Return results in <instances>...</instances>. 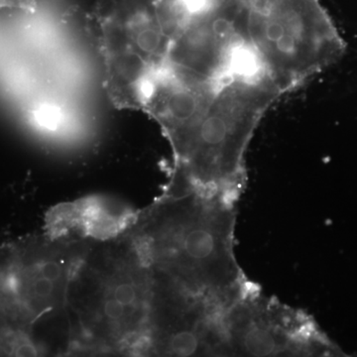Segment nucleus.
Listing matches in <instances>:
<instances>
[{
	"mask_svg": "<svg viewBox=\"0 0 357 357\" xmlns=\"http://www.w3.org/2000/svg\"><path fill=\"white\" fill-rule=\"evenodd\" d=\"M126 307L121 304L119 301L115 300L114 297L105 300V304H103L105 316L110 321H119L123 318L126 314Z\"/></svg>",
	"mask_w": 357,
	"mask_h": 357,
	"instance_id": "obj_6",
	"label": "nucleus"
},
{
	"mask_svg": "<svg viewBox=\"0 0 357 357\" xmlns=\"http://www.w3.org/2000/svg\"><path fill=\"white\" fill-rule=\"evenodd\" d=\"M112 297L119 301L124 307H131L138 299L137 289L134 287L132 284L123 282V283L115 286Z\"/></svg>",
	"mask_w": 357,
	"mask_h": 357,
	"instance_id": "obj_4",
	"label": "nucleus"
},
{
	"mask_svg": "<svg viewBox=\"0 0 357 357\" xmlns=\"http://www.w3.org/2000/svg\"><path fill=\"white\" fill-rule=\"evenodd\" d=\"M173 185L181 195L166 199L157 210L152 258L170 287L222 312L253 283L236 253L237 201Z\"/></svg>",
	"mask_w": 357,
	"mask_h": 357,
	"instance_id": "obj_1",
	"label": "nucleus"
},
{
	"mask_svg": "<svg viewBox=\"0 0 357 357\" xmlns=\"http://www.w3.org/2000/svg\"><path fill=\"white\" fill-rule=\"evenodd\" d=\"M35 7V0H0V9L15 8L32 10Z\"/></svg>",
	"mask_w": 357,
	"mask_h": 357,
	"instance_id": "obj_8",
	"label": "nucleus"
},
{
	"mask_svg": "<svg viewBox=\"0 0 357 357\" xmlns=\"http://www.w3.org/2000/svg\"><path fill=\"white\" fill-rule=\"evenodd\" d=\"M39 275L45 278L50 279L54 282H57L62 275V267L57 262L47 261L42 263L39 266Z\"/></svg>",
	"mask_w": 357,
	"mask_h": 357,
	"instance_id": "obj_7",
	"label": "nucleus"
},
{
	"mask_svg": "<svg viewBox=\"0 0 357 357\" xmlns=\"http://www.w3.org/2000/svg\"><path fill=\"white\" fill-rule=\"evenodd\" d=\"M225 356H347L311 314L250 286L220 314Z\"/></svg>",
	"mask_w": 357,
	"mask_h": 357,
	"instance_id": "obj_3",
	"label": "nucleus"
},
{
	"mask_svg": "<svg viewBox=\"0 0 357 357\" xmlns=\"http://www.w3.org/2000/svg\"><path fill=\"white\" fill-rule=\"evenodd\" d=\"M31 291L36 297L49 298L55 291V282L39 275L31 284Z\"/></svg>",
	"mask_w": 357,
	"mask_h": 357,
	"instance_id": "obj_5",
	"label": "nucleus"
},
{
	"mask_svg": "<svg viewBox=\"0 0 357 357\" xmlns=\"http://www.w3.org/2000/svg\"><path fill=\"white\" fill-rule=\"evenodd\" d=\"M281 96L266 77L223 81L198 121L171 144L176 160L173 181L238 202L248 181L249 144Z\"/></svg>",
	"mask_w": 357,
	"mask_h": 357,
	"instance_id": "obj_2",
	"label": "nucleus"
}]
</instances>
